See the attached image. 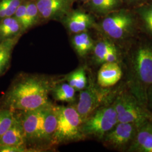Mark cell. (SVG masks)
I'll return each instance as SVG.
<instances>
[{
    "mask_svg": "<svg viewBox=\"0 0 152 152\" xmlns=\"http://www.w3.org/2000/svg\"><path fill=\"white\" fill-rule=\"evenodd\" d=\"M146 36L139 34L125 47L130 92L145 106L148 90L152 85V37Z\"/></svg>",
    "mask_w": 152,
    "mask_h": 152,
    "instance_id": "obj_1",
    "label": "cell"
},
{
    "mask_svg": "<svg viewBox=\"0 0 152 152\" xmlns=\"http://www.w3.org/2000/svg\"><path fill=\"white\" fill-rule=\"evenodd\" d=\"M51 91L48 80L42 76L24 75L12 85L6 95V102L12 110H31L49 103Z\"/></svg>",
    "mask_w": 152,
    "mask_h": 152,
    "instance_id": "obj_2",
    "label": "cell"
},
{
    "mask_svg": "<svg viewBox=\"0 0 152 152\" xmlns=\"http://www.w3.org/2000/svg\"><path fill=\"white\" fill-rule=\"evenodd\" d=\"M100 18L95 28L118 46L126 47L141 32L133 9L123 7Z\"/></svg>",
    "mask_w": 152,
    "mask_h": 152,
    "instance_id": "obj_3",
    "label": "cell"
},
{
    "mask_svg": "<svg viewBox=\"0 0 152 152\" xmlns=\"http://www.w3.org/2000/svg\"><path fill=\"white\" fill-rule=\"evenodd\" d=\"M118 122L132 123L138 127L152 121V112L131 92H122L113 104Z\"/></svg>",
    "mask_w": 152,
    "mask_h": 152,
    "instance_id": "obj_4",
    "label": "cell"
},
{
    "mask_svg": "<svg viewBox=\"0 0 152 152\" xmlns=\"http://www.w3.org/2000/svg\"><path fill=\"white\" fill-rule=\"evenodd\" d=\"M57 127L53 144L80 140L83 136L81 131L83 121L75 107L57 106Z\"/></svg>",
    "mask_w": 152,
    "mask_h": 152,
    "instance_id": "obj_5",
    "label": "cell"
},
{
    "mask_svg": "<svg viewBox=\"0 0 152 152\" xmlns=\"http://www.w3.org/2000/svg\"><path fill=\"white\" fill-rule=\"evenodd\" d=\"M118 122L117 113L113 105L101 107L82 123V133L83 136H93L101 139Z\"/></svg>",
    "mask_w": 152,
    "mask_h": 152,
    "instance_id": "obj_6",
    "label": "cell"
},
{
    "mask_svg": "<svg viewBox=\"0 0 152 152\" xmlns=\"http://www.w3.org/2000/svg\"><path fill=\"white\" fill-rule=\"evenodd\" d=\"M138 127V126L134 124L118 122L104 136V143L107 147L115 150H128Z\"/></svg>",
    "mask_w": 152,
    "mask_h": 152,
    "instance_id": "obj_7",
    "label": "cell"
},
{
    "mask_svg": "<svg viewBox=\"0 0 152 152\" xmlns=\"http://www.w3.org/2000/svg\"><path fill=\"white\" fill-rule=\"evenodd\" d=\"M45 107L23 111L20 121L26 141L42 140Z\"/></svg>",
    "mask_w": 152,
    "mask_h": 152,
    "instance_id": "obj_8",
    "label": "cell"
},
{
    "mask_svg": "<svg viewBox=\"0 0 152 152\" xmlns=\"http://www.w3.org/2000/svg\"><path fill=\"white\" fill-rule=\"evenodd\" d=\"M104 95L92 83L80 91L79 100L75 108L83 122L99 108Z\"/></svg>",
    "mask_w": 152,
    "mask_h": 152,
    "instance_id": "obj_9",
    "label": "cell"
},
{
    "mask_svg": "<svg viewBox=\"0 0 152 152\" xmlns=\"http://www.w3.org/2000/svg\"><path fill=\"white\" fill-rule=\"evenodd\" d=\"M40 20H61L72 10L75 0H35Z\"/></svg>",
    "mask_w": 152,
    "mask_h": 152,
    "instance_id": "obj_10",
    "label": "cell"
},
{
    "mask_svg": "<svg viewBox=\"0 0 152 152\" xmlns=\"http://www.w3.org/2000/svg\"><path fill=\"white\" fill-rule=\"evenodd\" d=\"M61 21L66 28L73 34L88 31L95 28V16L85 10H72L64 16Z\"/></svg>",
    "mask_w": 152,
    "mask_h": 152,
    "instance_id": "obj_11",
    "label": "cell"
},
{
    "mask_svg": "<svg viewBox=\"0 0 152 152\" xmlns=\"http://www.w3.org/2000/svg\"><path fill=\"white\" fill-rule=\"evenodd\" d=\"M129 152H152V121L139 126Z\"/></svg>",
    "mask_w": 152,
    "mask_h": 152,
    "instance_id": "obj_12",
    "label": "cell"
},
{
    "mask_svg": "<svg viewBox=\"0 0 152 152\" xmlns=\"http://www.w3.org/2000/svg\"><path fill=\"white\" fill-rule=\"evenodd\" d=\"M83 6L86 11L99 18L125 7L122 0H88Z\"/></svg>",
    "mask_w": 152,
    "mask_h": 152,
    "instance_id": "obj_13",
    "label": "cell"
},
{
    "mask_svg": "<svg viewBox=\"0 0 152 152\" xmlns=\"http://www.w3.org/2000/svg\"><path fill=\"white\" fill-rule=\"evenodd\" d=\"M122 71L117 62L104 63L98 74V83L102 87L114 86L121 79Z\"/></svg>",
    "mask_w": 152,
    "mask_h": 152,
    "instance_id": "obj_14",
    "label": "cell"
},
{
    "mask_svg": "<svg viewBox=\"0 0 152 152\" xmlns=\"http://www.w3.org/2000/svg\"><path fill=\"white\" fill-rule=\"evenodd\" d=\"M26 142L20 119L15 117L10 127L0 137V145L24 147Z\"/></svg>",
    "mask_w": 152,
    "mask_h": 152,
    "instance_id": "obj_15",
    "label": "cell"
},
{
    "mask_svg": "<svg viewBox=\"0 0 152 152\" xmlns=\"http://www.w3.org/2000/svg\"><path fill=\"white\" fill-rule=\"evenodd\" d=\"M58 123L57 106L49 103L45 107L42 140L52 143Z\"/></svg>",
    "mask_w": 152,
    "mask_h": 152,
    "instance_id": "obj_16",
    "label": "cell"
},
{
    "mask_svg": "<svg viewBox=\"0 0 152 152\" xmlns=\"http://www.w3.org/2000/svg\"><path fill=\"white\" fill-rule=\"evenodd\" d=\"M141 32L152 37V1L133 9Z\"/></svg>",
    "mask_w": 152,
    "mask_h": 152,
    "instance_id": "obj_17",
    "label": "cell"
},
{
    "mask_svg": "<svg viewBox=\"0 0 152 152\" xmlns=\"http://www.w3.org/2000/svg\"><path fill=\"white\" fill-rule=\"evenodd\" d=\"M88 31L75 34L72 38V45L77 54L85 57L92 51L95 41Z\"/></svg>",
    "mask_w": 152,
    "mask_h": 152,
    "instance_id": "obj_18",
    "label": "cell"
},
{
    "mask_svg": "<svg viewBox=\"0 0 152 152\" xmlns=\"http://www.w3.org/2000/svg\"><path fill=\"white\" fill-rule=\"evenodd\" d=\"M20 36L4 39L0 43V76L5 72L9 65L12 51Z\"/></svg>",
    "mask_w": 152,
    "mask_h": 152,
    "instance_id": "obj_19",
    "label": "cell"
},
{
    "mask_svg": "<svg viewBox=\"0 0 152 152\" xmlns=\"http://www.w3.org/2000/svg\"><path fill=\"white\" fill-rule=\"evenodd\" d=\"M22 32L21 24L13 16L5 18L0 22V37L3 39L20 35Z\"/></svg>",
    "mask_w": 152,
    "mask_h": 152,
    "instance_id": "obj_20",
    "label": "cell"
},
{
    "mask_svg": "<svg viewBox=\"0 0 152 152\" xmlns=\"http://www.w3.org/2000/svg\"><path fill=\"white\" fill-rule=\"evenodd\" d=\"M117 46H118L105 36L98 41H95L92 50L95 60L98 63H104V58L107 54Z\"/></svg>",
    "mask_w": 152,
    "mask_h": 152,
    "instance_id": "obj_21",
    "label": "cell"
},
{
    "mask_svg": "<svg viewBox=\"0 0 152 152\" xmlns=\"http://www.w3.org/2000/svg\"><path fill=\"white\" fill-rule=\"evenodd\" d=\"M55 100L61 102L72 103L75 101L76 90L68 83L56 86L52 90Z\"/></svg>",
    "mask_w": 152,
    "mask_h": 152,
    "instance_id": "obj_22",
    "label": "cell"
},
{
    "mask_svg": "<svg viewBox=\"0 0 152 152\" xmlns=\"http://www.w3.org/2000/svg\"><path fill=\"white\" fill-rule=\"evenodd\" d=\"M66 80L76 91H81L87 85V77L83 68H79L71 73L66 77Z\"/></svg>",
    "mask_w": 152,
    "mask_h": 152,
    "instance_id": "obj_23",
    "label": "cell"
},
{
    "mask_svg": "<svg viewBox=\"0 0 152 152\" xmlns=\"http://www.w3.org/2000/svg\"><path fill=\"white\" fill-rule=\"evenodd\" d=\"M39 20H40V17L35 0H27L26 24L23 32L36 25Z\"/></svg>",
    "mask_w": 152,
    "mask_h": 152,
    "instance_id": "obj_24",
    "label": "cell"
},
{
    "mask_svg": "<svg viewBox=\"0 0 152 152\" xmlns=\"http://www.w3.org/2000/svg\"><path fill=\"white\" fill-rule=\"evenodd\" d=\"M24 0H1L0 19L12 16Z\"/></svg>",
    "mask_w": 152,
    "mask_h": 152,
    "instance_id": "obj_25",
    "label": "cell"
},
{
    "mask_svg": "<svg viewBox=\"0 0 152 152\" xmlns=\"http://www.w3.org/2000/svg\"><path fill=\"white\" fill-rule=\"evenodd\" d=\"M14 118L13 110L0 109V137L10 127Z\"/></svg>",
    "mask_w": 152,
    "mask_h": 152,
    "instance_id": "obj_26",
    "label": "cell"
},
{
    "mask_svg": "<svg viewBox=\"0 0 152 152\" xmlns=\"http://www.w3.org/2000/svg\"><path fill=\"white\" fill-rule=\"evenodd\" d=\"M26 8H27V0H24L23 2L19 6L16 10L13 16L17 20L22 26V29H23L26 24Z\"/></svg>",
    "mask_w": 152,
    "mask_h": 152,
    "instance_id": "obj_27",
    "label": "cell"
},
{
    "mask_svg": "<svg viewBox=\"0 0 152 152\" xmlns=\"http://www.w3.org/2000/svg\"><path fill=\"white\" fill-rule=\"evenodd\" d=\"M124 7L129 9H135L137 7L142 5L152 0H122Z\"/></svg>",
    "mask_w": 152,
    "mask_h": 152,
    "instance_id": "obj_28",
    "label": "cell"
},
{
    "mask_svg": "<svg viewBox=\"0 0 152 152\" xmlns=\"http://www.w3.org/2000/svg\"><path fill=\"white\" fill-rule=\"evenodd\" d=\"M26 148L24 147H14L0 145V152H27Z\"/></svg>",
    "mask_w": 152,
    "mask_h": 152,
    "instance_id": "obj_29",
    "label": "cell"
},
{
    "mask_svg": "<svg viewBox=\"0 0 152 152\" xmlns=\"http://www.w3.org/2000/svg\"><path fill=\"white\" fill-rule=\"evenodd\" d=\"M147 107H148L149 110L152 112V85L149 88L147 93Z\"/></svg>",
    "mask_w": 152,
    "mask_h": 152,
    "instance_id": "obj_30",
    "label": "cell"
},
{
    "mask_svg": "<svg viewBox=\"0 0 152 152\" xmlns=\"http://www.w3.org/2000/svg\"><path fill=\"white\" fill-rule=\"evenodd\" d=\"M75 1H82V2H83L84 3V2L87 1L88 0H75Z\"/></svg>",
    "mask_w": 152,
    "mask_h": 152,
    "instance_id": "obj_31",
    "label": "cell"
}]
</instances>
